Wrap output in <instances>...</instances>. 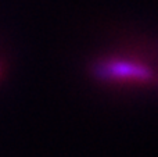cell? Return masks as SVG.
<instances>
[{"instance_id":"6da1fadb","label":"cell","mask_w":158,"mask_h":157,"mask_svg":"<svg viewBox=\"0 0 158 157\" xmlns=\"http://www.w3.org/2000/svg\"><path fill=\"white\" fill-rule=\"evenodd\" d=\"M94 75L103 82L117 85H148L154 82V71L147 63L128 56H111L96 63Z\"/></svg>"}]
</instances>
